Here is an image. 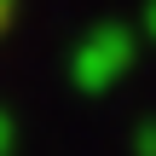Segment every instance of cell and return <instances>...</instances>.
Masks as SVG:
<instances>
[{
    "label": "cell",
    "mask_w": 156,
    "mask_h": 156,
    "mask_svg": "<svg viewBox=\"0 0 156 156\" xmlns=\"http://www.w3.org/2000/svg\"><path fill=\"white\" fill-rule=\"evenodd\" d=\"M0 17H6V0H0Z\"/></svg>",
    "instance_id": "6da1fadb"
}]
</instances>
